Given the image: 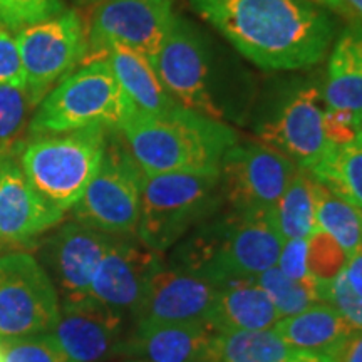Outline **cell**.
<instances>
[{
	"mask_svg": "<svg viewBox=\"0 0 362 362\" xmlns=\"http://www.w3.org/2000/svg\"><path fill=\"white\" fill-rule=\"evenodd\" d=\"M297 165L265 143H237L220 166L223 198L233 211L274 210Z\"/></svg>",
	"mask_w": 362,
	"mask_h": 362,
	"instance_id": "obj_13",
	"label": "cell"
},
{
	"mask_svg": "<svg viewBox=\"0 0 362 362\" xmlns=\"http://www.w3.org/2000/svg\"><path fill=\"white\" fill-rule=\"evenodd\" d=\"M282 319L274 302L255 279H238L218 285L208 325L216 334L274 329Z\"/></svg>",
	"mask_w": 362,
	"mask_h": 362,
	"instance_id": "obj_21",
	"label": "cell"
},
{
	"mask_svg": "<svg viewBox=\"0 0 362 362\" xmlns=\"http://www.w3.org/2000/svg\"><path fill=\"white\" fill-rule=\"evenodd\" d=\"M64 11L66 0H0V27L19 33Z\"/></svg>",
	"mask_w": 362,
	"mask_h": 362,
	"instance_id": "obj_32",
	"label": "cell"
},
{
	"mask_svg": "<svg viewBox=\"0 0 362 362\" xmlns=\"http://www.w3.org/2000/svg\"><path fill=\"white\" fill-rule=\"evenodd\" d=\"M349 255L327 232L319 226L307 237V270L317 285V292L342 275Z\"/></svg>",
	"mask_w": 362,
	"mask_h": 362,
	"instance_id": "obj_30",
	"label": "cell"
},
{
	"mask_svg": "<svg viewBox=\"0 0 362 362\" xmlns=\"http://www.w3.org/2000/svg\"><path fill=\"white\" fill-rule=\"evenodd\" d=\"M163 267L160 253L133 237H116L99 264L89 296L121 315L134 317L153 275Z\"/></svg>",
	"mask_w": 362,
	"mask_h": 362,
	"instance_id": "obj_16",
	"label": "cell"
},
{
	"mask_svg": "<svg viewBox=\"0 0 362 362\" xmlns=\"http://www.w3.org/2000/svg\"><path fill=\"white\" fill-rule=\"evenodd\" d=\"M151 64L181 107L223 121L225 111L215 98L210 47L205 35L188 19L175 13Z\"/></svg>",
	"mask_w": 362,
	"mask_h": 362,
	"instance_id": "obj_8",
	"label": "cell"
},
{
	"mask_svg": "<svg viewBox=\"0 0 362 362\" xmlns=\"http://www.w3.org/2000/svg\"><path fill=\"white\" fill-rule=\"evenodd\" d=\"M259 136L262 143L279 149L309 175L322 168L337 149L327 136L322 94L315 84L285 89L262 123Z\"/></svg>",
	"mask_w": 362,
	"mask_h": 362,
	"instance_id": "obj_9",
	"label": "cell"
},
{
	"mask_svg": "<svg viewBox=\"0 0 362 362\" xmlns=\"http://www.w3.org/2000/svg\"><path fill=\"white\" fill-rule=\"evenodd\" d=\"M218 285L187 270L165 269L153 275L134 324H208Z\"/></svg>",
	"mask_w": 362,
	"mask_h": 362,
	"instance_id": "obj_17",
	"label": "cell"
},
{
	"mask_svg": "<svg viewBox=\"0 0 362 362\" xmlns=\"http://www.w3.org/2000/svg\"><path fill=\"white\" fill-rule=\"evenodd\" d=\"M304 362H332L330 361L329 356H324V354H307V357L304 359Z\"/></svg>",
	"mask_w": 362,
	"mask_h": 362,
	"instance_id": "obj_40",
	"label": "cell"
},
{
	"mask_svg": "<svg viewBox=\"0 0 362 362\" xmlns=\"http://www.w3.org/2000/svg\"><path fill=\"white\" fill-rule=\"evenodd\" d=\"M344 277L352 291L362 297V248L349 257L346 269H344Z\"/></svg>",
	"mask_w": 362,
	"mask_h": 362,
	"instance_id": "obj_37",
	"label": "cell"
},
{
	"mask_svg": "<svg viewBox=\"0 0 362 362\" xmlns=\"http://www.w3.org/2000/svg\"><path fill=\"white\" fill-rule=\"evenodd\" d=\"M310 176L362 210V131L339 146L322 168Z\"/></svg>",
	"mask_w": 362,
	"mask_h": 362,
	"instance_id": "obj_27",
	"label": "cell"
},
{
	"mask_svg": "<svg viewBox=\"0 0 362 362\" xmlns=\"http://www.w3.org/2000/svg\"><path fill=\"white\" fill-rule=\"evenodd\" d=\"M143 171L117 133L110 129L101 165L72 206V220L112 237H136Z\"/></svg>",
	"mask_w": 362,
	"mask_h": 362,
	"instance_id": "obj_7",
	"label": "cell"
},
{
	"mask_svg": "<svg viewBox=\"0 0 362 362\" xmlns=\"http://www.w3.org/2000/svg\"><path fill=\"white\" fill-rule=\"evenodd\" d=\"M59 312L56 287L33 253H0V339L52 332Z\"/></svg>",
	"mask_w": 362,
	"mask_h": 362,
	"instance_id": "obj_10",
	"label": "cell"
},
{
	"mask_svg": "<svg viewBox=\"0 0 362 362\" xmlns=\"http://www.w3.org/2000/svg\"><path fill=\"white\" fill-rule=\"evenodd\" d=\"M110 129L104 126L27 139L17 155L25 178L61 211L72 210L101 165Z\"/></svg>",
	"mask_w": 362,
	"mask_h": 362,
	"instance_id": "obj_5",
	"label": "cell"
},
{
	"mask_svg": "<svg viewBox=\"0 0 362 362\" xmlns=\"http://www.w3.org/2000/svg\"><path fill=\"white\" fill-rule=\"evenodd\" d=\"M0 84H16L25 88L24 66L17 40L11 30L4 27H0Z\"/></svg>",
	"mask_w": 362,
	"mask_h": 362,
	"instance_id": "obj_34",
	"label": "cell"
},
{
	"mask_svg": "<svg viewBox=\"0 0 362 362\" xmlns=\"http://www.w3.org/2000/svg\"><path fill=\"white\" fill-rule=\"evenodd\" d=\"M315 221L317 226L336 240L349 257L362 248V210L337 197L319 181Z\"/></svg>",
	"mask_w": 362,
	"mask_h": 362,
	"instance_id": "obj_26",
	"label": "cell"
},
{
	"mask_svg": "<svg viewBox=\"0 0 362 362\" xmlns=\"http://www.w3.org/2000/svg\"><path fill=\"white\" fill-rule=\"evenodd\" d=\"M309 352L296 351L274 329L216 334L211 362H304Z\"/></svg>",
	"mask_w": 362,
	"mask_h": 362,
	"instance_id": "obj_24",
	"label": "cell"
},
{
	"mask_svg": "<svg viewBox=\"0 0 362 362\" xmlns=\"http://www.w3.org/2000/svg\"><path fill=\"white\" fill-rule=\"evenodd\" d=\"M143 173H206L221 161L238 136L223 121L176 106L165 115L133 110L117 126Z\"/></svg>",
	"mask_w": 362,
	"mask_h": 362,
	"instance_id": "obj_2",
	"label": "cell"
},
{
	"mask_svg": "<svg viewBox=\"0 0 362 362\" xmlns=\"http://www.w3.org/2000/svg\"><path fill=\"white\" fill-rule=\"evenodd\" d=\"M275 332L296 351L329 356L337 349L354 329L330 304L317 302L298 314L282 317Z\"/></svg>",
	"mask_w": 362,
	"mask_h": 362,
	"instance_id": "obj_23",
	"label": "cell"
},
{
	"mask_svg": "<svg viewBox=\"0 0 362 362\" xmlns=\"http://www.w3.org/2000/svg\"><path fill=\"white\" fill-rule=\"evenodd\" d=\"M223 202L220 171L143 173L136 237L149 250H168L215 215Z\"/></svg>",
	"mask_w": 362,
	"mask_h": 362,
	"instance_id": "obj_4",
	"label": "cell"
},
{
	"mask_svg": "<svg viewBox=\"0 0 362 362\" xmlns=\"http://www.w3.org/2000/svg\"><path fill=\"white\" fill-rule=\"evenodd\" d=\"M215 337L208 324H134L117 354L146 362H211Z\"/></svg>",
	"mask_w": 362,
	"mask_h": 362,
	"instance_id": "obj_19",
	"label": "cell"
},
{
	"mask_svg": "<svg viewBox=\"0 0 362 362\" xmlns=\"http://www.w3.org/2000/svg\"><path fill=\"white\" fill-rule=\"evenodd\" d=\"M0 362H4V357H2V352H0Z\"/></svg>",
	"mask_w": 362,
	"mask_h": 362,
	"instance_id": "obj_44",
	"label": "cell"
},
{
	"mask_svg": "<svg viewBox=\"0 0 362 362\" xmlns=\"http://www.w3.org/2000/svg\"><path fill=\"white\" fill-rule=\"evenodd\" d=\"M16 40L24 66L25 88L34 107L76 66L83 64L88 52L83 17L69 8L52 19L19 30Z\"/></svg>",
	"mask_w": 362,
	"mask_h": 362,
	"instance_id": "obj_11",
	"label": "cell"
},
{
	"mask_svg": "<svg viewBox=\"0 0 362 362\" xmlns=\"http://www.w3.org/2000/svg\"><path fill=\"white\" fill-rule=\"evenodd\" d=\"M35 110L24 86L0 84V153H19L29 133L30 111Z\"/></svg>",
	"mask_w": 362,
	"mask_h": 362,
	"instance_id": "obj_28",
	"label": "cell"
},
{
	"mask_svg": "<svg viewBox=\"0 0 362 362\" xmlns=\"http://www.w3.org/2000/svg\"><path fill=\"white\" fill-rule=\"evenodd\" d=\"M319 298L320 302L332 305L352 329L362 330V297L349 287L344 272L332 284L320 288Z\"/></svg>",
	"mask_w": 362,
	"mask_h": 362,
	"instance_id": "obj_33",
	"label": "cell"
},
{
	"mask_svg": "<svg viewBox=\"0 0 362 362\" xmlns=\"http://www.w3.org/2000/svg\"><path fill=\"white\" fill-rule=\"evenodd\" d=\"M317 181L307 171L297 170L274 208V220L284 242L307 238L317 228Z\"/></svg>",
	"mask_w": 362,
	"mask_h": 362,
	"instance_id": "obj_25",
	"label": "cell"
},
{
	"mask_svg": "<svg viewBox=\"0 0 362 362\" xmlns=\"http://www.w3.org/2000/svg\"><path fill=\"white\" fill-rule=\"evenodd\" d=\"M0 352L4 362H74L52 332L0 339Z\"/></svg>",
	"mask_w": 362,
	"mask_h": 362,
	"instance_id": "obj_31",
	"label": "cell"
},
{
	"mask_svg": "<svg viewBox=\"0 0 362 362\" xmlns=\"http://www.w3.org/2000/svg\"><path fill=\"white\" fill-rule=\"evenodd\" d=\"M124 319L90 296L61 300L52 336L74 362H99L117 354L124 337Z\"/></svg>",
	"mask_w": 362,
	"mask_h": 362,
	"instance_id": "obj_18",
	"label": "cell"
},
{
	"mask_svg": "<svg viewBox=\"0 0 362 362\" xmlns=\"http://www.w3.org/2000/svg\"><path fill=\"white\" fill-rule=\"evenodd\" d=\"M7 155H12V153H0V170H2V165H4V160H6Z\"/></svg>",
	"mask_w": 362,
	"mask_h": 362,
	"instance_id": "obj_42",
	"label": "cell"
},
{
	"mask_svg": "<svg viewBox=\"0 0 362 362\" xmlns=\"http://www.w3.org/2000/svg\"><path fill=\"white\" fill-rule=\"evenodd\" d=\"M189 6L265 71L317 66L336 37L332 16L307 0H189Z\"/></svg>",
	"mask_w": 362,
	"mask_h": 362,
	"instance_id": "obj_1",
	"label": "cell"
},
{
	"mask_svg": "<svg viewBox=\"0 0 362 362\" xmlns=\"http://www.w3.org/2000/svg\"><path fill=\"white\" fill-rule=\"evenodd\" d=\"M322 94L327 111L362 131V24L352 19L339 33L330 51Z\"/></svg>",
	"mask_w": 362,
	"mask_h": 362,
	"instance_id": "obj_20",
	"label": "cell"
},
{
	"mask_svg": "<svg viewBox=\"0 0 362 362\" xmlns=\"http://www.w3.org/2000/svg\"><path fill=\"white\" fill-rule=\"evenodd\" d=\"M284 238L274 210L230 211L202 225L175 252V267L215 285L255 279L277 265Z\"/></svg>",
	"mask_w": 362,
	"mask_h": 362,
	"instance_id": "obj_3",
	"label": "cell"
},
{
	"mask_svg": "<svg viewBox=\"0 0 362 362\" xmlns=\"http://www.w3.org/2000/svg\"><path fill=\"white\" fill-rule=\"evenodd\" d=\"M255 280L274 302L280 317L298 314L307 307L320 302L314 280H305V282L292 280L285 277L277 267L265 270L264 274L255 277Z\"/></svg>",
	"mask_w": 362,
	"mask_h": 362,
	"instance_id": "obj_29",
	"label": "cell"
},
{
	"mask_svg": "<svg viewBox=\"0 0 362 362\" xmlns=\"http://www.w3.org/2000/svg\"><path fill=\"white\" fill-rule=\"evenodd\" d=\"M277 269L282 272L285 277L305 282L312 280L307 270V238H296L284 242L280 250Z\"/></svg>",
	"mask_w": 362,
	"mask_h": 362,
	"instance_id": "obj_35",
	"label": "cell"
},
{
	"mask_svg": "<svg viewBox=\"0 0 362 362\" xmlns=\"http://www.w3.org/2000/svg\"><path fill=\"white\" fill-rule=\"evenodd\" d=\"M76 2H78L79 6H94V4L101 2V0H76Z\"/></svg>",
	"mask_w": 362,
	"mask_h": 362,
	"instance_id": "obj_41",
	"label": "cell"
},
{
	"mask_svg": "<svg viewBox=\"0 0 362 362\" xmlns=\"http://www.w3.org/2000/svg\"><path fill=\"white\" fill-rule=\"evenodd\" d=\"M344 2H346L347 8L352 11L351 13L354 16V19L362 24V0H344Z\"/></svg>",
	"mask_w": 362,
	"mask_h": 362,
	"instance_id": "obj_39",
	"label": "cell"
},
{
	"mask_svg": "<svg viewBox=\"0 0 362 362\" xmlns=\"http://www.w3.org/2000/svg\"><path fill=\"white\" fill-rule=\"evenodd\" d=\"M307 2L315 4V6H319V7H322V8H330V11H334V12L351 13L344 0H307Z\"/></svg>",
	"mask_w": 362,
	"mask_h": 362,
	"instance_id": "obj_38",
	"label": "cell"
},
{
	"mask_svg": "<svg viewBox=\"0 0 362 362\" xmlns=\"http://www.w3.org/2000/svg\"><path fill=\"white\" fill-rule=\"evenodd\" d=\"M124 362H146V361H138V359H128V361H124Z\"/></svg>",
	"mask_w": 362,
	"mask_h": 362,
	"instance_id": "obj_43",
	"label": "cell"
},
{
	"mask_svg": "<svg viewBox=\"0 0 362 362\" xmlns=\"http://www.w3.org/2000/svg\"><path fill=\"white\" fill-rule=\"evenodd\" d=\"M104 59L110 62L117 84L138 111L165 115L180 106L158 78L148 56L123 45H112L104 54Z\"/></svg>",
	"mask_w": 362,
	"mask_h": 362,
	"instance_id": "obj_22",
	"label": "cell"
},
{
	"mask_svg": "<svg viewBox=\"0 0 362 362\" xmlns=\"http://www.w3.org/2000/svg\"><path fill=\"white\" fill-rule=\"evenodd\" d=\"M175 0H101L94 4L84 62L103 59L112 45H123L151 59L168 33ZM83 62V64H84Z\"/></svg>",
	"mask_w": 362,
	"mask_h": 362,
	"instance_id": "obj_12",
	"label": "cell"
},
{
	"mask_svg": "<svg viewBox=\"0 0 362 362\" xmlns=\"http://www.w3.org/2000/svg\"><path fill=\"white\" fill-rule=\"evenodd\" d=\"M115 238L72 220L57 225L39 243L35 259L51 277L61 300L89 296L94 274Z\"/></svg>",
	"mask_w": 362,
	"mask_h": 362,
	"instance_id": "obj_14",
	"label": "cell"
},
{
	"mask_svg": "<svg viewBox=\"0 0 362 362\" xmlns=\"http://www.w3.org/2000/svg\"><path fill=\"white\" fill-rule=\"evenodd\" d=\"M329 357L332 362H362V330H354Z\"/></svg>",
	"mask_w": 362,
	"mask_h": 362,
	"instance_id": "obj_36",
	"label": "cell"
},
{
	"mask_svg": "<svg viewBox=\"0 0 362 362\" xmlns=\"http://www.w3.org/2000/svg\"><path fill=\"white\" fill-rule=\"evenodd\" d=\"M19 153L7 155L0 170V250H27L64 220L25 178Z\"/></svg>",
	"mask_w": 362,
	"mask_h": 362,
	"instance_id": "obj_15",
	"label": "cell"
},
{
	"mask_svg": "<svg viewBox=\"0 0 362 362\" xmlns=\"http://www.w3.org/2000/svg\"><path fill=\"white\" fill-rule=\"evenodd\" d=\"M133 110L110 62L94 59L66 76L39 103L30 117L29 134L71 133L90 126L116 129Z\"/></svg>",
	"mask_w": 362,
	"mask_h": 362,
	"instance_id": "obj_6",
	"label": "cell"
}]
</instances>
